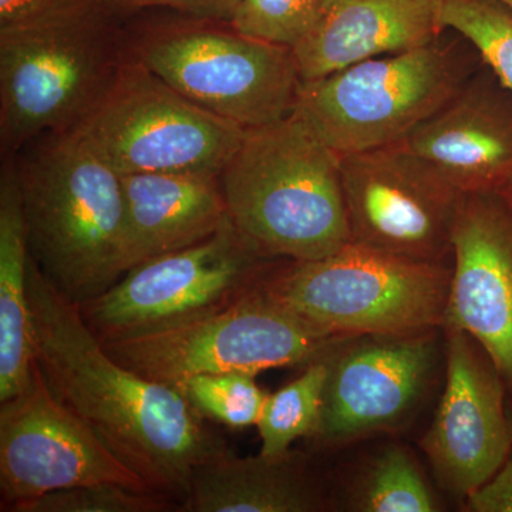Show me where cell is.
<instances>
[{
  "mask_svg": "<svg viewBox=\"0 0 512 512\" xmlns=\"http://www.w3.org/2000/svg\"><path fill=\"white\" fill-rule=\"evenodd\" d=\"M340 338L345 336L312 325L259 284L211 315L103 346L113 359L138 375L178 386L204 373L258 376L279 367L306 366Z\"/></svg>",
  "mask_w": 512,
  "mask_h": 512,
  "instance_id": "cell-7",
  "label": "cell"
},
{
  "mask_svg": "<svg viewBox=\"0 0 512 512\" xmlns=\"http://www.w3.org/2000/svg\"><path fill=\"white\" fill-rule=\"evenodd\" d=\"M443 330L446 384L420 448L441 487L464 501L510 456L512 420L507 387L491 357L463 330Z\"/></svg>",
  "mask_w": 512,
  "mask_h": 512,
  "instance_id": "cell-14",
  "label": "cell"
},
{
  "mask_svg": "<svg viewBox=\"0 0 512 512\" xmlns=\"http://www.w3.org/2000/svg\"><path fill=\"white\" fill-rule=\"evenodd\" d=\"M326 363L319 356L305 372L278 392L268 394L258 427L262 454H281L296 440H308L322 412Z\"/></svg>",
  "mask_w": 512,
  "mask_h": 512,
  "instance_id": "cell-22",
  "label": "cell"
},
{
  "mask_svg": "<svg viewBox=\"0 0 512 512\" xmlns=\"http://www.w3.org/2000/svg\"><path fill=\"white\" fill-rule=\"evenodd\" d=\"M329 0H239L229 25L241 35L293 49L311 32Z\"/></svg>",
  "mask_w": 512,
  "mask_h": 512,
  "instance_id": "cell-26",
  "label": "cell"
},
{
  "mask_svg": "<svg viewBox=\"0 0 512 512\" xmlns=\"http://www.w3.org/2000/svg\"><path fill=\"white\" fill-rule=\"evenodd\" d=\"M441 0H329L292 49L302 82L372 57L427 45L443 35Z\"/></svg>",
  "mask_w": 512,
  "mask_h": 512,
  "instance_id": "cell-17",
  "label": "cell"
},
{
  "mask_svg": "<svg viewBox=\"0 0 512 512\" xmlns=\"http://www.w3.org/2000/svg\"><path fill=\"white\" fill-rule=\"evenodd\" d=\"M483 64L447 29L427 45L302 82L293 116L339 156L392 146L437 113Z\"/></svg>",
  "mask_w": 512,
  "mask_h": 512,
  "instance_id": "cell-4",
  "label": "cell"
},
{
  "mask_svg": "<svg viewBox=\"0 0 512 512\" xmlns=\"http://www.w3.org/2000/svg\"><path fill=\"white\" fill-rule=\"evenodd\" d=\"M174 387L202 419L232 430L256 426L269 394L247 372L204 373Z\"/></svg>",
  "mask_w": 512,
  "mask_h": 512,
  "instance_id": "cell-24",
  "label": "cell"
},
{
  "mask_svg": "<svg viewBox=\"0 0 512 512\" xmlns=\"http://www.w3.org/2000/svg\"><path fill=\"white\" fill-rule=\"evenodd\" d=\"M340 160L293 114L247 128L218 175L229 220L269 259L335 254L350 242Z\"/></svg>",
  "mask_w": 512,
  "mask_h": 512,
  "instance_id": "cell-3",
  "label": "cell"
},
{
  "mask_svg": "<svg viewBox=\"0 0 512 512\" xmlns=\"http://www.w3.org/2000/svg\"><path fill=\"white\" fill-rule=\"evenodd\" d=\"M444 29L466 37L512 92V10L500 0H441Z\"/></svg>",
  "mask_w": 512,
  "mask_h": 512,
  "instance_id": "cell-23",
  "label": "cell"
},
{
  "mask_svg": "<svg viewBox=\"0 0 512 512\" xmlns=\"http://www.w3.org/2000/svg\"><path fill=\"white\" fill-rule=\"evenodd\" d=\"M511 420H512V417H511Z\"/></svg>",
  "mask_w": 512,
  "mask_h": 512,
  "instance_id": "cell-32",
  "label": "cell"
},
{
  "mask_svg": "<svg viewBox=\"0 0 512 512\" xmlns=\"http://www.w3.org/2000/svg\"><path fill=\"white\" fill-rule=\"evenodd\" d=\"M35 363L57 399L153 493L183 508L195 468L231 456L177 387L153 382L113 359L80 306L29 261Z\"/></svg>",
  "mask_w": 512,
  "mask_h": 512,
  "instance_id": "cell-1",
  "label": "cell"
},
{
  "mask_svg": "<svg viewBox=\"0 0 512 512\" xmlns=\"http://www.w3.org/2000/svg\"><path fill=\"white\" fill-rule=\"evenodd\" d=\"M495 194H497L498 197L501 198V201L507 205L508 210H510L512 214V178L507 184H504L500 190L495 192Z\"/></svg>",
  "mask_w": 512,
  "mask_h": 512,
  "instance_id": "cell-30",
  "label": "cell"
},
{
  "mask_svg": "<svg viewBox=\"0 0 512 512\" xmlns=\"http://www.w3.org/2000/svg\"><path fill=\"white\" fill-rule=\"evenodd\" d=\"M106 483L153 493L57 399L35 363L28 386L0 402V510L64 488Z\"/></svg>",
  "mask_w": 512,
  "mask_h": 512,
  "instance_id": "cell-13",
  "label": "cell"
},
{
  "mask_svg": "<svg viewBox=\"0 0 512 512\" xmlns=\"http://www.w3.org/2000/svg\"><path fill=\"white\" fill-rule=\"evenodd\" d=\"M138 60L198 106L242 128L291 116L302 80L292 49L237 30H185L141 46Z\"/></svg>",
  "mask_w": 512,
  "mask_h": 512,
  "instance_id": "cell-11",
  "label": "cell"
},
{
  "mask_svg": "<svg viewBox=\"0 0 512 512\" xmlns=\"http://www.w3.org/2000/svg\"><path fill=\"white\" fill-rule=\"evenodd\" d=\"M451 259L444 328L476 339L512 394V214L495 192L461 198Z\"/></svg>",
  "mask_w": 512,
  "mask_h": 512,
  "instance_id": "cell-15",
  "label": "cell"
},
{
  "mask_svg": "<svg viewBox=\"0 0 512 512\" xmlns=\"http://www.w3.org/2000/svg\"><path fill=\"white\" fill-rule=\"evenodd\" d=\"M336 510L437 512L443 503L406 444L389 441L367 454L352 476L335 481Z\"/></svg>",
  "mask_w": 512,
  "mask_h": 512,
  "instance_id": "cell-21",
  "label": "cell"
},
{
  "mask_svg": "<svg viewBox=\"0 0 512 512\" xmlns=\"http://www.w3.org/2000/svg\"><path fill=\"white\" fill-rule=\"evenodd\" d=\"M261 285L332 335L424 332L446 325L451 264L399 258L349 242L315 261L279 259Z\"/></svg>",
  "mask_w": 512,
  "mask_h": 512,
  "instance_id": "cell-5",
  "label": "cell"
},
{
  "mask_svg": "<svg viewBox=\"0 0 512 512\" xmlns=\"http://www.w3.org/2000/svg\"><path fill=\"white\" fill-rule=\"evenodd\" d=\"M104 3L70 18L0 32V128L10 153L72 130L124 63Z\"/></svg>",
  "mask_w": 512,
  "mask_h": 512,
  "instance_id": "cell-6",
  "label": "cell"
},
{
  "mask_svg": "<svg viewBox=\"0 0 512 512\" xmlns=\"http://www.w3.org/2000/svg\"><path fill=\"white\" fill-rule=\"evenodd\" d=\"M279 259L262 255L231 220L207 241L158 256L82 303L101 343L136 338L221 311L254 291Z\"/></svg>",
  "mask_w": 512,
  "mask_h": 512,
  "instance_id": "cell-9",
  "label": "cell"
},
{
  "mask_svg": "<svg viewBox=\"0 0 512 512\" xmlns=\"http://www.w3.org/2000/svg\"><path fill=\"white\" fill-rule=\"evenodd\" d=\"M9 512H180L170 498L121 484L64 488L13 505Z\"/></svg>",
  "mask_w": 512,
  "mask_h": 512,
  "instance_id": "cell-25",
  "label": "cell"
},
{
  "mask_svg": "<svg viewBox=\"0 0 512 512\" xmlns=\"http://www.w3.org/2000/svg\"><path fill=\"white\" fill-rule=\"evenodd\" d=\"M336 510L335 478L315 451L231 456L195 468L180 512H325Z\"/></svg>",
  "mask_w": 512,
  "mask_h": 512,
  "instance_id": "cell-19",
  "label": "cell"
},
{
  "mask_svg": "<svg viewBox=\"0 0 512 512\" xmlns=\"http://www.w3.org/2000/svg\"><path fill=\"white\" fill-rule=\"evenodd\" d=\"M124 192L123 274L136 266L194 247L228 221L215 174L121 175Z\"/></svg>",
  "mask_w": 512,
  "mask_h": 512,
  "instance_id": "cell-18",
  "label": "cell"
},
{
  "mask_svg": "<svg viewBox=\"0 0 512 512\" xmlns=\"http://www.w3.org/2000/svg\"><path fill=\"white\" fill-rule=\"evenodd\" d=\"M500 2H503L508 9L512 10V0H500Z\"/></svg>",
  "mask_w": 512,
  "mask_h": 512,
  "instance_id": "cell-31",
  "label": "cell"
},
{
  "mask_svg": "<svg viewBox=\"0 0 512 512\" xmlns=\"http://www.w3.org/2000/svg\"><path fill=\"white\" fill-rule=\"evenodd\" d=\"M29 144L16 170L30 258L82 305L124 275L121 175L74 128Z\"/></svg>",
  "mask_w": 512,
  "mask_h": 512,
  "instance_id": "cell-2",
  "label": "cell"
},
{
  "mask_svg": "<svg viewBox=\"0 0 512 512\" xmlns=\"http://www.w3.org/2000/svg\"><path fill=\"white\" fill-rule=\"evenodd\" d=\"M470 512H512V451L490 480L464 500Z\"/></svg>",
  "mask_w": 512,
  "mask_h": 512,
  "instance_id": "cell-29",
  "label": "cell"
},
{
  "mask_svg": "<svg viewBox=\"0 0 512 512\" xmlns=\"http://www.w3.org/2000/svg\"><path fill=\"white\" fill-rule=\"evenodd\" d=\"M402 143L463 194L497 192L512 178V92L483 63Z\"/></svg>",
  "mask_w": 512,
  "mask_h": 512,
  "instance_id": "cell-16",
  "label": "cell"
},
{
  "mask_svg": "<svg viewBox=\"0 0 512 512\" xmlns=\"http://www.w3.org/2000/svg\"><path fill=\"white\" fill-rule=\"evenodd\" d=\"M120 175H220L245 128L178 93L140 60H124L116 79L76 127Z\"/></svg>",
  "mask_w": 512,
  "mask_h": 512,
  "instance_id": "cell-8",
  "label": "cell"
},
{
  "mask_svg": "<svg viewBox=\"0 0 512 512\" xmlns=\"http://www.w3.org/2000/svg\"><path fill=\"white\" fill-rule=\"evenodd\" d=\"M104 5L117 8H146V6H165L173 8L198 19L220 20L231 23L239 0H101Z\"/></svg>",
  "mask_w": 512,
  "mask_h": 512,
  "instance_id": "cell-28",
  "label": "cell"
},
{
  "mask_svg": "<svg viewBox=\"0 0 512 512\" xmlns=\"http://www.w3.org/2000/svg\"><path fill=\"white\" fill-rule=\"evenodd\" d=\"M350 242L383 254L446 264L463 192L400 143L342 156Z\"/></svg>",
  "mask_w": 512,
  "mask_h": 512,
  "instance_id": "cell-12",
  "label": "cell"
},
{
  "mask_svg": "<svg viewBox=\"0 0 512 512\" xmlns=\"http://www.w3.org/2000/svg\"><path fill=\"white\" fill-rule=\"evenodd\" d=\"M440 329L345 336L323 352L322 412L308 443L332 453L394 433L417 413L436 377Z\"/></svg>",
  "mask_w": 512,
  "mask_h": 512,
  "instance_id": "cell-10",
  "label": "cell"
},
{
  "mask_svg": "<svg viewBox=\"0 0 512 512\" xmlns=\"http://www.w3.org/2000/svg\"><path fill=\"white\" fill-rule=\"evenodd\" d=\"M101 0H0V32L46 25L99 5Z\"/></svg>",
  "mask_w": 512,
  "mask_h": 512,
  "instance_id": "cell-27",
  "label": "cell"
},
{
  "mask_svg": "<svg viewBox=\"0 0 512 512\" xmlns=\"http://www.w3.org/2000/svg\"><path fill=\"white\" fill-rule=\"evenodd\" d=\"M29 244L16 163L0 178V402L22 392L35 366Z\"/></svg>",
  "mask_w": 512,
  "mask_h": 512,
  "instance_id": "cell-20",
  "label": "cell"
}]
</instances>
